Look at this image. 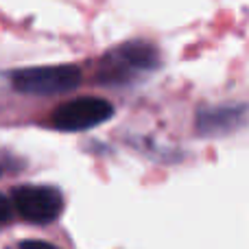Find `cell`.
Returning a JSON list of instances; mask_svg holds the SVG:
<instances>
[{"label":"cell","instance_id":"6da1fadb","mask_svg":"<svg viewBox=\"0 0 249 249\" xmlns=\"http://www.w3.org/2000/svg\"><path fill=\"white\" fill-rule=\"evenodd\" d=\"M11 83L22 94H33V96L66 94V92L74 90L81 83V70L72 64L22 68L11 74Z\"/></svg>","mask_w":249,"mask_h":249},{"label":"cell","instance_id":"7a4b0ae2","mask_svg":"<svg viewBox=\"0 0 249 249\" xmlns=\"http://www.w3.org/2000/svg\"><path fill=\"white\" fill-rule=\"evenodd\" d=\"M11 203L16 206V212L22 219L37 225L53 223L61 214V208H64V199H61L59 190L37 184H26L13 188Z\"/></svg>","mask_w":249,"mask_h":249},{"label":"cell","instance_id":"3957f363","mask_svg":"<svg viewBox=\"0 0 249 249\" xmlns=\"http://www.w3.org/2000/svg\"><path fill=\"white\" fill-rule=\"evenodd\" d=\"M114 116V105L101 96H79L53 114V127L59 131H86Z\"/></svg>","mask_w":249,"mask_h":249},{"label":"cell","instance_id":"277c9868","mask_svg":"<svg viewBox=\"0 0 249 249\" xmlns=\"http://www.w3.org/2000/svg\"><path fill=\"white\" fill-rule=\"evenodd\" d=\"M247 124V105L228 103L216 107H203L195 116V129L203 138H223L241 131Z\"/></svg>","mask_w":249,"mask_h":249},{"label":"cell","instance_id":"5b68a950","mask_svg":"<svg viewBox=\"0 0 249 249\" xmlns=\"http://www.w3.org/2000/svg\"><path fill=\"white\" fill-rule=\"evenodd\" d=\"M107 59L116 61L118 70H153L160 66V53L149 42L133 39V42L123 44L114 53H109Z\"/></svg>","mask_w":249,"mask_h":249},{"label":"cell","instance_id":"8992f818","mask_svg":"<svg viewBox=\"0 0 249 249\" xmlns=\"http://www.w3.org/2000/svg\"><path fill=\"white\" fill-rule=\"evenodd\" d=\"M11 219V201L0 195V223H7Z\"/></svg>","mask_w":249,"mask_h":249},{"label":"cell","instance_id":"52a82bcc","mask_svg":"<svg viewBox=\"0 0 249 249\" xmlns=\"http://www.w3.org/2000/svg\"><path fill=\"white\" fill-rule=\"evenodd\" d=\"M20 249H57V247L46 241H24L20 243Z\"/></svg>","mask_w":249,"mask_h":249}]
</instances>
